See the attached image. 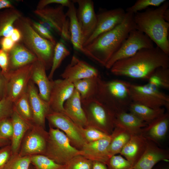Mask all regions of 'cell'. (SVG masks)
I'll return each instance as SVG.
<instances>
[{
    "label": "cell",
    "mask_w": 169,
    "mask_h": 169,
    "mask_svg": "<svg viewBox=\"0 0 169 169\" xmlns=\"http://www.w3.org/2000/svg\"><path fill=\"white\" fill-rule=\"evenodd\" d=\"M169 68V55L157 46L144 48L115 62L110 69L117 76L148 80L157 69Z\"/></svg>",
    "instance_id": "obj_1"
},
{
    "label": "cell",
    "mask_w": 169,
    "mask_h": 169,
    "mask_svg": "<svg viewBox=\"0 0 169 169\" xmlns=\"http://www.w3.org/2000/svg\"><path fill=\"white\" fill-rule=\"evenodd\" d=\"M136 29L134 14L126 12L122 22L84 47L91 59L103 66L119 49L130 32Z\"/></svg>",
    "instance_id": "obj_2"
},
{
    "label": "cell",
    "mask_w": 169,
    "mask_h": 169,
    "mask_svg": "<svg viewBox=\"0 0 169 169\" xmlns=\"http://www.w3.org/2000/svg\"><path fill=\"white\" fill-rule=\"evenodd\" d=\"M169 6V2L166 1L155 9L148 8L134 14L136 29L146 35L168 55L169 23L165 20L163 14Z\"/></svg>",
    "instance_id": "obj_3"
},
{
    "label": "cell",
    "mask_w": 169,
    "mask_h": 169,
    "mask_svg": "<svg viewBox=\"0 0 169 169\" xmlns=\"http://www.w3.org/2000/svg\"><path fill=\"white\" fill-rule=\"evenodd\" d=\"M31 20L22 16L16 21L14 27L21 32L23 44L49 69L52 66L55 44L40 36L32 27Z\"/></svg>",
    "instance_id": "obj_4"
},
{
    "label": "cell",
    "mask_w": 169,
    "mask_h": 169,
    "mask_svg": "<svg viewBox=\"0 0 169 169\" xmlns=\"http://www.w3.org/2000/svg\"><path fill=\"white\" fill-rule=\"evenodd\" d=\"M129 82L119 79L105 81L100 77L98 93L95 97L115 114L128 111L132 102L130 95Z\"/></svg>",
    "instance_id": "obj_5"
},
{
    "label": "cell",
    "mask_w": 169,
    "mask_h": 169,
    "mask_svg": "<svg viewBox=\"0 0 169 169\" xmlns=\"http://www.w3.org/2000/svg\"><path fill=\"white\" fill-rule=\"evenodd\" d=\"M46 150L44 155L56 163L65 165L81 151L73 146L66 135L58 129L49 126Z\"/></svg>",
    "instance_id": "obj_6"
},
{
    "label": "cell",
    "mask_w": 169,
    "mask_h": 169,
    "mask_svg": "<svg viewBox=\"0 0 169 169\" xmlns=\"http://www.w3.org/2000/svg\"><path fill=\"white\" fill-rule=\"evenodd\" d=\"M81 103L89 125L110 135L115 127L114 112L96 97L81 101Z\"/></svg>",
    "instance_id": "obj_7"
},
{
    "label": "cell",
    "mask_w": 169,
    "mask_h": 169,
    "mask_svg": "<svg viewBox=\"0 0 169 169\" xmlns=\"http://www.w3.org/2000/svg\"><path fill=\"white\" fill-rule=\"evenodd\" d=\"M129 91L132 102L153 109L164 107L169 109V96L160 89L148 83L140 85L130 83Z\"/></svg>",
    "instance_id": "obj_8"
},
{
    "label": "cell",
    "mask_w": 169,
    "mask_h": 169,
    "mask_svg": "<svg viewBox=\"0 0 169 169\" xmlns=\"http://www.w3.org/2000/svg\"><path fill=\"white\" fill-rule=\"evenodd\" d=\"M153 42L145 34L136 29L131 31L119 49L112 55L105 67L110 69L119 60L128 58L144 48L154 47Z\"/></svg>",
    "instance_id": "obj_9"
},
{
    "label": "cell",
    "mask_w": 169,
    "mask_h": 169,
    "mask_svg": "<svg viewBox=\"0 0 169 169\" xmlns=\"http://www.w3.org/2000/svg\"><path fill=\"white\" fill-rule=\"evenodd\" d=\"M46 119L49 126L61 130L68 137L71 145L78 149L80 150L87 143L82 133L81 127L64 113L50 110Z\"/></svg>",
    "instance_id": "obj_10"
},
{
    "label": "cell",
    "mask_w": 169,
    "mask_h": 169,
    "mask_svg": "<svg viewBox=\"0 0 169 169\" xmlns=\"http://www.w3.org/2000/svg\"><path fill=\"white\" fill-rule=\"evenodd\" d=\"M45 129L33 124L23 138L18 154L22 156L44 155L48 137Z\"/></svg>",
    "instance_id": "obj_11"
},
{
    "label": "cell",
    "mask_w": 169,
    "mask_h": 169,
    "mask_svg": "<svg viewBox=\"0 0 169 169\" xmlns=\"http://www.w3.org/2000/svg\"><path fill=\"white\" fill-rule=\"evenodd\" d=\"M32 66L33 64H29L5 74L7 79L6 97L13 102L27 91Z\"/></svg>",
    "instance_id": "obj_12"
},
{
    "label": "cell",
    "mask_w": 169,
    "mask_h": 169,
    "mask_svg": "<svg viewBox=\"0 0 169 169\" xmlns=\"http://www.w3.org/2000/svg\"><path fill=\"white\" fill-rule=\"evenodd\" d=\"M72 2L78 4L77 17L82 31L84 44L94 32L96 25L97 16L94 3L91 0H73Z\"/></svg>",
    "instance_id": "obj_13"
},
{
    "label": "cell",
    "mask_w": 169,
    "mask_h": 169,
    "mask_svg": "<svg viewBox=\"0 0 169 169\" xmlns=\"http://www.w3.org/2000/svg\"><path fill=\"white\" fill-rule=\"evenodd\" d=\"M126 11L121 8L105 10L96 14L95 28L90 38L84 44H89L100 34L110 31L120 24L125 17Z\"/></svg>",
    "instance_id": "obj_14"
},
{
    "label": "cell",
    "mask_w": 169,
    "mask_h": 169,
    "mask_svg": "<svg viewBox=\"0 0 169 169\" xmlns=\"http://www.w3.org/2000/svg\"><path fill=\"white\" fill-rule=\"evenodd\" d=\"M74 90L73 84L66 79L52 80L48 102L50 110L65 114L64 104Z\"/></svg>",
    "instance_id": "obj_15"
},
{
    "label": "cell",
    "mask_w": 169,
    "mask_h": 169,
    "mask_svg": "<svg viewBox=\"0 0 169 169\" xmlns=\"http://www.w3.org/2000/svg\"><path fill=\"white\" fill-rule=\"evenodd\" d=\"M99 75L98 69L87 62L73 56L61 74L62 79L73 83L77 80Z\"/></svg>",
    "instance_id": "obj_16"
},
{
    "label": "cell",
    "mask_w": 169,
    "mask_h": 169,
    "mask_svg": "<svg viewBox=\"0 0 169 169\" xmlns=\"http://www.w3.org/2000/svg\"><path fill=\"white\" fill-rule=\"evenodd\" d=\"M27 91L33 124L45 128L46 117L50 111L49 103L41 98L35 84L31 80L28 83Z\"/></svg>",
    "instance_id": "obj_17"
},
{
    "label": "cell",
    "mask_w": 169,
    "mask_h": 169,
    "mask_svg": "<svg viewBox=\"0 0 169 169\" xmlns=\"http://www.w3.org/2000/svg\"><path fill=\"white\" fill-rule=\"evenodd\" d=\"M169 159L167 150L158 147L156 143L148 140L145 151L133 169H153L158 162L168 161Z\"/></svg>",
    "instance_id": "obj_18"
},
{
    "label": "cell",
    "mask_w": 169,
    "mask_h": 169,
    "mask_svg": "<svg viewBox=\"0 0 169 169\" xmlns=\"http://www.w3.org/2000/svg\"><path fill=\"white\" fill-rule=\"evenodd\" d=\"M63 7L60 5L56 8L45 7L35 9L34 13L40 18L39 22L47 24L60 35L63 24L67 18Z\"/></svg>",
    "instance_id": "obj_19"
},
{
    "label": "cell",
    "mask_w": 169,
    "mask_h": 169,
    "mask_svg": "<svg viewBox=\"0 0 169 169\" xmlns=\"http://www.w3.org/2000/svg\"><path fill=\"white\" fill-rule=\"evenodd\" d=\"M169 125V114L165 113L143 128L141 134L147 140L158 144L165 138Z\"/></svg>",
    "instance_id": "obj_20"
},
{
    "label": "cell",
    "mask_w": 169,
    "mask_h": 169,
    "mask_svg": "<svg viewBox=\"0 0 169 169\" xmlns=\"http://www.w3.org/2000/svg\"><path fill=\"white\" fill-rule=\"evenodd\" d=\"M8 54V72L33 64L38 60L35 54L21 43L16 44Z\"/></svg>",
    "instance_id": "obj_21"
},
{
    "label": "cell",
    "mask_w": 169,
    "mask_h": 169,
    "mask_svg": "<svg viewBox=\"0 0 169 169\" xmlns=\"http://www.w3.org/2000/svg\"><path fill=\"white\" fill-rule=\"evenodd\" d=\"M64 107L65 114L77 125L83 128L89 125L80 95L75 89L71 95L64 103Z\"/></svg>",
    "instance_id": "obj_22"
},
{
    "label": "cell",
    "mask_w": 169,
    "mask_h": 169,
    "mask_svg": "<svg viewBox=\"0 0 169 169\" xmlns=\"http://www.w3.org/2000/svg\"><path fill=\"white\" fill-rule=\"evenodd\" d=\"M111 140L108 138L87 142L80 150L81 155L92 161L101 162L107 164L110 157L108 150Z\"/></svg>",
    "instance_id": "obj_23"
},
{
    "label": "cell",
    "mask_w": 169,
    "mask_h": 169,
    "mask_svg": "<svg viewBox=\"0 0 169 169\" xmlns=\"http://www.w3.org/2000/svg\"><path fill=\"white\" fill-rule=\"evenodd\" d=\"M44 64L38 59L33 64L30 80L38 86L39 94L41 98L48 102L52 80H50L49 79Z\"/></svg>",
    "instance_id": "obj_24"
},
{
    "label": "cell",
    "mask_w": 169,
    "mask_h": 169,
    "mask_svg": "<svg viewBox=\"0 0 169 169\" xmlns=\"http://www.w3.org/2000/svg\"><path fill=\"white\" fill-rule=\"evenodd\" d=\"M147 141L148 140L141 134L131 135L120 154L133 167L144 152Z\"/></svg>",
    "instance_id": "obj_25"
},
{
    "label": "cell",
    "mask_w": 169,
    "mask_h": 169,
    "mask_svg": "<svg viewBox=\"0 0 169 169\" xmlns=\"http://www.w3.org/2000/svg\"><path fill=\"white\" fill-rule=\"evenodd\" d=\"M67 7L68 10L65 14L69 21L70 41L73 47L75 49L83 53L91 59L90 55L83 46L84 42L83 34L77 19L74 3L71 1Z\"/></svg>",
    "instance_id": "obj_26"
},
{
    "label": "cell",
    "mask_w": 169,
    "mask_h": 169,
    "mask_svg": "<svg viewBox=\"0 0 169 169\" xmlns=\"http://www.w3.org/2000/svg\"><path fill=\"white\" fill-rule=\"evenodd\" d=\"M11 119L13 133L10 145L13 155L18 153L23 138L32 125L23 119L14 110Z\"/></svg>",
    "instance_id": "obj_27"
},
{
    "label": "cell",
    "mask_w": 169,
    "mask_h": 169,
    "mask_svg": "<svg viewBox=\"0 0 169 169\" xmlns=\"http://www.w3.org/2000/svg\"><path fill=\"white\" fill-rule=\"evenodd\" d=\"M115 126L125 131L131 135L141 134L142 129L147 124L128 111L116 115Z\"/></svg>",
    "instance_id": "obj_28"
},
{
    "label": "cell",
    "mask_w": 169,
    "mask_h": 169,
    "mask_svg": "<svg viewBox=\"0 0 169 169\" xmlns=\"http://www.w3.org/2000/svg\"><path fill=\"white\" fill-rule=\"evenodd\" d=\"M100 76L81 79L74 82V89L79 93L81 101L95 97L97 95Z\"/></svg>",
    "instance_id": "obj_29"
},
{
    "label": "cell",
    "mask_w": 169,
    "mask_h": 169,
    "mask_svg": "<svg viewBox=\"0 0 169 169\" xmlns=\"http://www.w3.org/2000/svg\"><path fill=\"white\" fill-rule=\"evenodd\" d=\"M165 108L153 109L133 102L130 105L128 111L132 114L147 124L161 116L165 112Z\"/></svg>",
    "instance_id": "obj_30"
},
{
    "label": "cell",
    "mask_w": 169,
    "mask_h": 169,
    "mask_svg": "<svg viewBox=\"0 0 169 169\" xmlns=\"http://www.w3.org/2000/svg\"><path fill=\"white\" fill-rule=\"evenodd\" d=\"M22 14L15 8H7L0 12V38L10 37L14 28L16 21L22 17Z\"/></svg>",
    "instance_id": "obj_31"
},
{
    "label": "cell",
    "mask_w": 169,
    "mask_h": 169,
    "mask_svg": "<svg viewBox=\"0 0 169 169\" xmlns=\"http://www.w3.org/2000/svg\"><path fill=\"white\" fill-rule=\"evenodd\" d=\"M110 136L111 140L108 150L110 158L120 154L131 135L123 129L115 127Z\"/></svg>",
    "instance_id": "obj_32"
},
{
    "label": "cell",
    "mask_w": 169,
    "mask_h": 169,
    "mask_svg": "<svg viewBox=\"0 0 169 169\" xmlns=\"http://www.w3.org/2000/svg\"><path fill=\"white\" fill-rule=\"evenodd\" d=\"M14 110L24 120L33 124V114L27 91L13 102Z\"/></svg>",
    "instance_id": "obj_33"
},
{
    "label": "cell",
    "mask_w": 169,
    "mask_h": 169,
    "mask_svg": "<svg viewBox=\"0 0 169 169\" xmlns=\"http://www.w3.org/2000/svg\"><path fill=\"white\" fill-rule=\"evenodd\" d=\"M148 84L159 89H169V68L156 69L147 80Z\"/></svg>",
    "instance_id": "obj_34"
},
{
    "label": "cell",
    "mask_w": 169,
    "mask_h": 169,
    "mask_svg": "<svg viewBox=\"0 0 169 169\" xmlns=\"http://www.w3.org/2000/svg\"><path fill=\"white\" fill-rule=\"evenodd\" d=\"M70 54L64 43L61 41L56 44L54 51L52 64L51 70L48 76L50 80H53L54 74L63 60Z\"/></svg>",
    "instance_id": "obj_35"
},
{
    "label": "cell",
    "mask_w": 169,
    "mask_h": 169,
    "mask_svg": "<svg viewBox=\"0 0 169 169\" xmlns=\"http://www.w3.org/2000/svg\"><path fill=\"white\" fill-rule=\"evenodd\" d=\"M31 159L35 169H65V165L58 164L44 155H32Z\"/></svg>",
    "instance_id": "obj_36"
},
{
    "label": "cell",
    "mask_w": 169,
    "mask_h": 169,
    "mask_svg": "<svg viewBox=\"0 0 169 169\" xmlns=\"http://www.w3.org/2000/svg\"><path fill=\"white\" fill-rule=\"evenodd\" d=\"M31 156H22L18 153L13 155L3 169H29Z\"/></svg>",
    "instance_id": "obj_37"
},
{
    "label": "cell",
    "mask_w": 169,
    "mask_h": 169,
    "mask_svg": "<svg viewBox=\"0 0 169 169\" xmlns=\"http://www.w3.org/2000/svg\"><path fill=\"white\" fill-rule=\"evenodd\" d=\"M81 130L86 142H93L110 137V135L105 133L91 125H89L85 128L81 127Z\"/></svg>",
    "instance_id": "obj_38"
},
{
    "label": "cell",
    "mask_w": 169,
    "mask_h": 169,
    "mask_svg": "<svg viewBox=\"0 0 169 169\" xmlns=\"http://www.w3.org/2000/svg\"><path fill=\"white\" fill-rule=\"evenodd\" d=\"M166 1L165 0H137L133 5L127 8L126 12L135 14L150 6L158 7Z\"/></svg>",
    "instance_id": "obj_39"
},
{
    "label": "cell",
    "mask_w": 169,
    "mask_h": 169,
    "mask_svg": "<svg viewBox=\"0 0 169 169\" xmlns=\"http://www.w3.org/2000/svg\"><path fill=\"white\" fill-rule=\"evenodd\" d=\"M93 162L82 155H77L65 165V169H92Z\"/></svg>",
    "instance_id": "obj_40"
},
{
    "label": "cell",
    "mask_w": 169,
    "mask_h": 169,
    "mask_svg": "<svg viewBox=\"0 0 169 169\" xmlns=\"http://www.w3.org/2000/svg\"><path fill=\"white\" fill-rule=\"evenodd\" d=\"M106 165L108 169H133L130 162L120 154L111 156Z\"/></svg>",
    "instance_id": "obj_41"
},
{
    "label": "cell",
    "mask_w": 169,
    "mask_h": 169,
    "mask_svg": "<svg viewBox=\"0 0 169 169\" xmlns=\"http://www.w3.org/2000/svg\"><path fill=\"white\" fill-rule=\"evenodd\" d=\"M14 111L13 103L6 97L0 101V122L10 118Z\"/></svg>",
    "instance_id": "obj_42"
},
{
    "label": "cell",
    "mask_w": 169,
    "mask_h": 169,
    "mask_svg": "<svg viewBox=\"0 0 169 169\" xmlns=\"http://www.w3.org/2000/svg\"><path fill=\"white\" fill-rule=\"evenodd\" d=\"M31 23L33 28L40 36L56 44L57 43L51 32L38 22L31 20Z\"/></svg>",
    "instance_id": "obj_43"
},
{
    "label": "cell",
    "mask_w": 169,
    "mask_h": 169,
    "mask_svg": "<svg viewBox=\"0 0 169 169\" xmlns=\"http://www.w3.org/2000/svg\"><path fill=\"white\" fill-rule=\"evenodd\" d=\"M13 133V126L10 118L0 122V135L11 141Z\"/></svg>",
    "instance_id": "obj_44"
},
{
    "label": "cell",
    "mask_w": 169,
    "mask_h": 169,
    "mask_svg": "<svg viewBox=\"0 0 169 169\" xmlns=\"http://www.w3.org/2000/svg\"><path fill=\"white\" fill-rule=\"evenodd\" d=\"M13 155L10 144L0 149V169H3Z\"/></svg>",
    "instance_id": "obj_45"
},
{
    "label": "cell",
    "mask_w": 169,
    "mask_h": 169,
    "mask_svg": "<svg viewBox=\"0 0 169 169\" xmlns=\"http://www.w3.org/2000/svg\"><path fill=\"white\" fill-rule=\"evenodd\" d=\"M71 2L69 0H41L38 3L36 9L43 8L52 3L59 4L63 7H68Z\"/></svg>",
    "instance_id": "obj_46"
},
{
    "label": "cell",
    "mask_w": 169,
    "mask_h": 169,
    "mask_svg": "<svg viewBox=\"0 0 169 169\" xmlns=\"http://www.w3.org/2000/svg\"><path fill=\"white\" fill-rule=\"evenodd\" d=\"M9 58L8 52L0 49V67L5 75L8 71Z\"/></svg>",
    "instance_id": "obj_47"
},
{
    "label": "cell",
    "mask_w": 169,
    "mask_h": 169,
    "mask_svg": "<svg viewBox=\"0 0 169 169\" xmlns=\"http://www.w3.org/2000/svg\"><path fill=\"white\" fill-rule=\"evenodd\" d=\"M16 44L10 37H3L0 38L1 49L7 52H9Z\"/></svg>",
    "instance_id": "obj_48"
},
{
    "label": "cell",
    "mask_w": 169,
    "mask_h": 169,
    "mask_svg": "<svg viewBox=\"0 0 169 169\" xmlns=\"http://www.w3.org/2000/svg\"><path fill=\"white\" fill-rule=\"evenodd\" d=\"M7 79L0 69V101L6 97Z\"/></svg>",
    "instance_id": "obj_49"
},
{
    "label": "cell",
    "mask_w": 169,
    "mask_h": 169,
    "mask_svg": "<svg viewBox=\"0 0 169 169\" xmlns=\"http://www.w3.org/2000/svg\"><path fill=\"white\" fill-rule=\"evenodd\" d=\"M60 36L62 39L65 41L70 40L69 21L68 18L64 23Z\"/></svg>",
    "instance_id": "obj_50"
},
{
    "label": "cell",
    "mask_w": 169,
    "mask_h": 169,
    "mask_svg": "<svg viewBox=\"0 0 169 169\" xmlns=\"http://www.w3.org/2000/svg\"><path fill=\"white\" fill-rule=\"evenodd\" d=\"M10 37L16 44L20 43L22 41V34L21 33L19 29L15 27L14 28Z\"/></svg>",
    "instance_id": "obj_51"
},
{
    "label": "cell",
    "mask_w": 169,
    "mask_h": 169,
    "mask_svg": "<svg viewBox=\"0 0 169 169\" xmlns=\"http://www.w3.org/2000/svg\"><path fill=\"white\" fill-rule=\"evenodd\" d=\"M14 8H15L12 1L9 0H0V10Z\"/></svg>",
    "instance_id": "obj_52"
},
{
    "label": "cell",
    "mask_w": 169,
    "mask_h": 169,
    "mask_svg": "<svg viewBox=\"0 0 169 169\" xmlns=\"http://www.w3.org/2000/svg\"><path fill=\"white\" fill-rule=\"evenodd\" d=\"M92 169H108V168L106 164L105 163L98 161H93Z\"/></svg>",
    "instance_id": "obj_53"
},
{
    "label": "cell",
    "mask_w": 169,
    "mask_h": 169,
    "mask_svg": "<svg viewBox=\"0 0 169 169\" xmlns=\"http://www.w3.org/2000/svg\"><path fill=\"white\" fill-rule=\"evenodd\" d=\"M11 141L0 135V148L10 144Z\"/></svg>",
    "instance_id": "obj_54"
},
{
    "label": "cell",
    "mask_w": 169,
    "mask_h": 169,
    "mask_svg": "<svg viewBox=\"0 0 169 169\" xmlns=\"http://www.w3.org/2000/svg\"><path fill=\"white\" fill-rule=\"evenodd\" d=\"M165 20L167 22H169V9L167 8L164 12L163 14Z\"/></svg>",
    "instance_id": "obj_55"
},
{
    "label": "cell",
    "mask_w": 169,
    "mask_h": 169,
    "mask_svg": "<svg viewBox=\"0 0 169 169\" xmlns=\"http://www.w3.org/2000/svg\"><path fill=\"white\" fill-rule=\"evenodd\" d=\"M153 169H169V167L166 166H157Z\"/></svg>",
    "instance_id": "obj_56"
},
{
    "label": "cell",
    "mask_w": 169,
    "mask_h": 169,
    "mask_svg": "<svg viewBox=\"0 0 169 169\" xmlns=\"http://www.w3.org/2000/svg\"></svg>",
    "instance_id": "obj_57"
}]
</instances>
